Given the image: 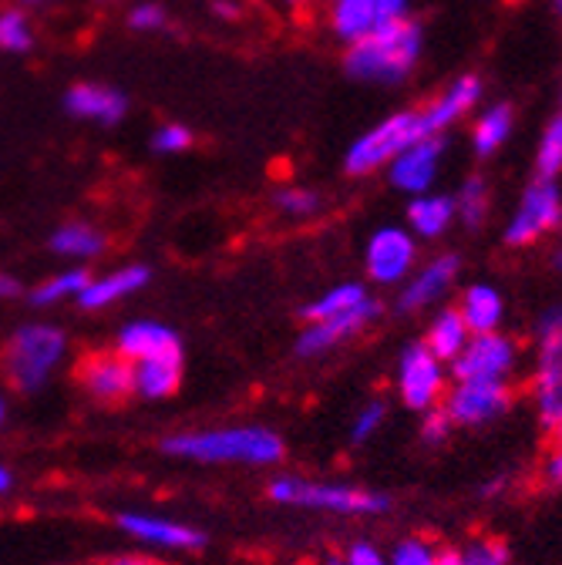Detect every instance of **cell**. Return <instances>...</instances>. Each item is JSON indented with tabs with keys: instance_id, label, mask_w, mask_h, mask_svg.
<instances>
[{
	"instance_id": "6da1fadb",
	"label": "cell",
	"mask_w": 562,
	"mask_h": 565,
	"mask_svg": "<svg viewBox=\"0 0 562 565\" xmlns=\"http://www.w3.org/2000/svg\"><path fill=\"white\" fill-rule=\"evenodd\" d=\"M421 47H425V31L417 21H388L361 41L347 44L343 67L350 78L364 85H401L417 67Z\"/></svg>"
},
{
	"instance_id": "7a4b0ae2",
	"label": "cell",
	"mask_w": 562,
	"mask_h": 565,
	"mask_svg": "<svg viewBox=\"0 0 562 565\" xmlns=\"http://www.w3.org/2000/svg\"><path fill=\"white\" fill-rule=\"evenodd\" d=\"M162 451L185 461L202 465H273L284 458V438L259 424L243 428H216V431H185L162 441Z\"/></svg>"
},
{
	"instance_id": "3957f363",
	"label": "cell",
	"mask_w": 562,
	"mask_h": 565,
	"mask_svg": "<svg viewBox=\"0 0 562 565\" xmlns=\"http://www.w3.org/2000/svg\"><path fill=\"white\" fill-rule=\"evenodd\" d=\"M269 499L276 505H297V509H324L337 515H381L391 509V499L381 491L337 484V481H307V478H273Z\"/></svg>"
},
{
	"instance_id": "277c9868",
	"label": "cell",
	"mask_w": 562,
	"mask_h": 565,
	"mask_svg": "<svg viewBox=\"0 0 562 565\" xmlns=\"http://www.w3.org/2000/svg\"><path fill=\"white\" fill-rule=\"evenodd\" d=\"M67 350V340L57 327L51 323H31L21 327L8 350H4V371L8 381L21 391V394H34L47 384L51 371L61 364Z\"/></svg>"
},
{
	"instance_id": "5b68a950",
	"label": "cell",
	"mask_w": 562,
	"mask_h": 565,
	"mask_svg": "<svg viewBox=\"0 0 562 565\" xmlns=\"http://www.w3.org/2000/svg\"><path fill=\"white\" fill-rule=\"evenodd\" d=\"M417 138H425L421 115L394 111L350 141V149L343 152V169H347V175H374V172L388 169Z\"/></svg>"
},
{
	"instance_id": "8992f818",
	"label": "cell",
	"mask_w": 562,
	"mask_h": 565,
	"mask_svg": "<svg viewBox=\"0 0 562 565\" xmlns=\"http://www.w3.org/2000/svg\"><path fill=\"white\" fill-rule=\"evenodd\" d=\"M536 411L552 431L562 420V307H552L539 317L536 327Z\"/></svg>"
},
{
	"instance_id": "52a82bcc",
	"label": "cell",
	"mask_w": 562,
	"mask_h": 565,
	"mask_svg": "<svg viewBox=\"0 0 562 565\" xmlns=\"http://www.w3.org/2000/svg\"><path fill=\"white\" fill-rule=\"evenodd\" d=\"M559 223H562V189H559V182L536 179L522 192L512 220L506 223L502 239L509 246H529V243L542 239L545 233H552Z\"/></svg>"
},
{
	"instance_id": "ba28073f",
	"label": "cell",
	"mask_w": 562,
	"mask_h": 565,
	"mask_svg": "<svg viewBox=\"0 0 562 565\" xmlns=\"http://www.w3.org/2000/svg\"><path fill=\"white\" fill-rule=\"evenodd\" d=\"M445 391V364L421 343H407L397 361V394L411 411H432Z\"/></svg>"
},
{
	"instance_id": "9c48e42d",
	"label": "cell",
	"mask_w": 562,
	"mask_h": 565,
	"mask_svg": "<svg viewBox=\"0 0 562 565\" xmlns=\"http://www.w3.org/2000/svg\"><path fill=\"white\" fill-rule=\"evenodd\" d=\"M519 364L516 340L502 337L499 330L491 333H471L468 347L452 361L455 381H506Z\"/></svg>"
},
{
	"instance_id": "30bf717a",
	"label": "cell",
	"mask_w": 562,
	"mask_h": 565,
	"mask_svg": "<svg viewBox=\"0 0 562 565\" xmlns=\"http://www.w3.org/2000/svg\"><path fill=\"white\" fill-rule=\"evenodd\" d=\"M417 263V239L411 236V230L401 226H381L364 249V266L368 276L381 287H394V282H404L414 273Z\"/></svg>"
},
{
	"instance_id": "8fae6325",
	"label": "cell",
	"mask_w": 562,
	"mask_h": 565,
	"mask_svg": "<svg viewBox=\"0 0 562 565\" xmlns=\"http://www.w3.org/2000/svg\"><path fill=\"white\" fill-rule=\"evenodd\" d=\"M445 159V135H425L411 141V146L388 166V179L404 195H425L435 189L438 172Z\"/></svg>"
},
{
	"instance_id": "7c38bea8",
	"label": "cell",
	"mask_w": 562,
	"mask_h": 565,
	"mask_svg": "<svg viewBox=\"0 0 562 565\" xmlns=\"http://www.w3.org/2000/svg\"><path fill=\"white\" fill-rule=\"evenodd\" d=\"M509 407L506 381H455L445 397V411L458 428H478V424L496 420Z\"/></svg>"
},
{
	"instance_id": "4fadbf2b",
	"label": "cell",
	"mask_w": 562,
	"mask_h": 565,
	"mask_svg": "<svg viewBox=\"0 0 562 565\" xmlns=\"http://www.w3.org/2000/svg\"><path fill=\"white\" fill-rule=\"evenodd\" d=\"M115 350L131 364H149V361L182 364V337L159 320H135V323L121 327Z\"/></svg>"
},
{
	"instance_id": "5bb4252c",
	"label": "cell",
	"mask_w": 562,
	"mask_h": 565,
	"mask_svg": "<svg viewBox=\"0 0 562 565\" xmlns=\"http://www.w3.org/2000/svg\"><path fill=\"white\" fill-rule=\"evenodd\" d=\"M78 384L105 404H118L135 394V364L121 353H88L78 361Z\"/></svg>"
},
{
	"instance_id": "9a60e30c",
	"label": "cell",
	"mask_w": 562,
	"mask_h": 565,
	"mask_svg": "<svg viewBox=\"0 0 562 565\" xmlns=\"http://www.w3.org/2000/svg\"><path fill=\"white\" fill-rule=\"evenodd\" d=\"M378 317H381V303L374 297H368L361 307H354L350 313H340V317H330V320H320V323H307L304 333L297 337V353H300V358H320V353L333 350L337 343L361 333Z\"/></svg>"
},
{
	"instance_id": "2e32d148",
	"label": "cell",
	"mask_w": 562,
	"mask_h": 565,
	"mask_svg": "<svg viewBox=\"0 0 562 565\" xmlns=\"http://www.w3.org/2000/svg\"><path fill=\"white\" fill-rule=\"evenodd\" d=\"M458 256L455 253H442L435 256L432 263H425L421 269H414L407 279H404V290L397 297V310L401 313H417L432 303H438L458 279Z\"/></svg>"
},
{
	"instance_id": "e0dca14e",
	"label": "cell",
	"mask_w": 562,
	"mask_h": 565,
	"mask_svg": "<svg viewBox=\"0 0 562 565\" xmlns=\"http://www.w3.org/2000/svg\"><path fill=\"white\" fill-rule=\"evenodd\" d=\"M485 95V85L478 75H462L455 78L442 95H435L425 108H421V128H425V135H445L452 125H458L471 108H478Z\"/></svg>"
},
{
	"instance_id": "ac0fdd59",
	"label": "cell",
	"mask_w": 562,
	"mask_h": 565,
	"mask_svg": "<svg viewBox=\"0 0 562 565\" xmlns=\"http://www.w3.org/2000/svg\"><path fill=\"white\" fill-rule=\"evenodd\" d=\"M118 529L128 532L138 542L149 545H162V548H176V552H192L205 545V535L192 525L182 522H169V519H156V515H138V512H121L118 515Z\"/></svg>"
},
{
	"instance_id": "d6986e66",
	"label": "cell",
	"mask_w": 562,
	"mask_h": 565,
	"mask_svg": "<svg viewBox=\"0 0 562 565\" xmlns=\"http://www.w3.org/2000/svg\"><path fill=\"white\" fill-rule=\"evenodd\" d=\"M64 108L67 115L95 121V125H118L128 115V98L118 88L82 82L64 95Z\"/></svg>"
},
{
	"instance_id": "ffe728a7",
	"label": "cell",
	"mask_w": 562,
	"mask_h": 565,
	"mask_svg": "<svg viewBox=\"0 0 562 565\" xmlns=\"http://www.w3.org/2000/svg\"><path fill=\"white\" fill-rule=\"evenodd\" d=\"M149 279H152V269L142 266V263L112 269L108 276H98V279L88 282V287L82 290V297H78V303H82V310H105V307L138 294L142 287H149Z\"/></svg>"
},
{
	"instance_id": "44dd1931",
	"label": "cell",
	"mask_w": 562,
	"mask_h": 565,
	"mask_svg": "<svg viewBox=\"0 0 562 565\" xmlns=\"http://www.w3.org/2000/svg\"><path fill=\"white\" fill-rule=\"evenodd\" d=\"M455 220H458L455 195L425 192V195H414L407 202V230L414 239H442Z\"/></svg>"
},
{
	"instance_id": "7402d4cb",
	"label": "cell",
	"mask_w": 562,
	"mask_h": 565,
	"mask_svg": "<svg viewBox=\"0 0 562 565\" xmlns=\"http://www.w3.org/2000/svg\"><path fill=\"white\" fill-rule=\"evenodd\" d=\"M327 24L333 38H340L343 44H354L381 24L378 4L374 0H327Z\"/></svg>"
},
{
	"instance_id": "603a6c76",
	"label": "cell",
	"mask_w": 562,
	"mask_h": 565,
	"mask_svg": "<svg viewBox=\"0 0 562 565\" xmlns=\"http://www.w3.org/2000/svg\"><path fill=\"white\" fill-rule=\"evenodd\" d=\"M458 313L465 320V327L471 333H491L499 330L502 317H506V300L496 287H488V282H475L462 294V303H458Z\"/></svg>"
},
{
	"instance_id": "cb8c5ba5",
	"label": "cell",
	"mask_w": 562,
	"mask_h": 565,
	"mask_svg": "<svg viewBox=\"0 0 562 565\" xmlns=\"http://www.w3.org/2000/svg\"><path fill=\"white\" fill-rule=\"evenodd\" d=\"M512 128H516V111L512 105L499 102V105H488L475 125H471V149L478 159H488V156H496L506 141L512 138Z\"/></svg>"
},
{
	"instance_id": "d4e9b609",
	"label": "cell",
	"mask_w": 562,
	"mask_h": 565,
	"mask_svg": "<svg viewBox=\"0 0 562 565\" xmlns=\"http://www.w3.org/2000/svg\"><path fill=\"white\" fill-rule=\"evenodd\" d=\"M468 340H471V330L465 327L458 307H452V310L435 313V320L428 327V337H425V347L435 353L442 364H452L458 353L468 347Z\"/></svg>"
},
{
	"instance_id": "484cf974",
	"label": "cell",
	"mask_w": 562,
	"mask_h": 565,
	"mask_svg": "<svg viewBox=\"0 0 562 565\" xmlns=\"http://www.w3.org/2000/svg\"><path fill=\"white\" fill-rule=\"evenodd\" d=\"M371 294L361 287V282H337L327 294H320L317 300H310L300 317L307 323H320V320H330V317H340V313H350L354 307H361Z\"/></svg>"
},
{
	"instance_id": "4316f807",
	"label": "cell",
	"mask_w": 562,
	"mask_h": 565,
	"mask_svg": "<svg viewBox=\"0 0 562 565\" xmlns=\"http://www.w3.org/2000/svg\"><path fill=\"white\" fill-rule=\"evenodd\" d=\"M51 249L67 259H95L105 253V236L88 223H64L51 233Z\"/></svg>"
},
{
	"instance_id": "83f0119b",
	"label": "cell",
	"mask_w": 562,
	"mask_h": 565,
	"mask_svg": "<svg viewBox=\"0 0 562 565\" xmlns=\"http://www.w3.org/2000/svg\"><path fill=\"white\" fill-rule=\"evenodd\" d=\"M182 384V364L176 361H149L135 364V394L146 401H162L172 397Z\"/></svg>"
},
{
	"instance_id": "f1b7e54d",
	"label": "cell",
	"mask_w": 562,
	"mask_h": 565,
	"mask_svg": "<svg viewBox=\"0 0 562 565\" xmlns=\"http://www.w3.org/2000/svg\"><path fill=\"white\" fill-rule=\"evenodd\" d=\"M88 282H92L88 269H64V273H57V276H51V279L41 282V287L31 294V303L34 307H54V303H61L67 297L78 300Z\"/></svg>"
},
{
	"instance_id": "f546056e",
	"label": "cell",
	"mask_w": 562,
	"mask_h": 565,
	"mask_svg": "<svg viewBox=\"0 0 562 565\" xmlns=\"http://www.w3.org/2000/svg\"><path fill=\"white\" fill-rule=\"evenodd\" d=\"M559 175H562V118L555 115L536 146V179L555 182Z\"/></svg>"
},
{
	"instance_id": "4dcf8cb0",
	"label": "cell",
	"mask_w": 562,
	"mask_h": 565,
	"mask_svg": "<svg viewBox=\"0 0 562 565\" xmlns=\"http://www.w3.org/2000/svg\"><path fill=\"white\" fill-rule=\"evenodd\" d=\"M455 212H458V220L471 230L485 223V216H488V182L481 175L465 179V185L455 195Z\"/></svg>"
},
{
	"instance_id": "1f68e13d",
	"label": "cell",
	"mask_w": 562,
	"mask_h": 565,
	"mask_svg": "<svg viewBox=\"0 0 562 565\" xmlns=\"http://www.w3.org/2000/svg\"><path fill=\"white\" fill-rule=\"evenodd\" d=\"M34 47V28L21 8H4L0 11V51L24 54Z\"/></svg>"
},
{
	"instance_id": "d6a6232c",
	"label": "cell",
	"mask_w": 562,
	"mask_h": 565,
	"mask_svg": "<svg viewBox=\"0 0 562 565\" xmlns=\"http://www.w3.org/2000/svg\"><path fill=\"white\" fill-rule=\"evenodd\" d=\"M273 205L290 220H314L324 209V199H320V192H314L307 185H287L273 195Z\"/></svg>"
},
{
	"instance_id": "836d02e7",
	"label": "cell",
	"mask_w": 562,
	"mask_h": 565,
	"mask_svg": "<svg viewBox=\"0 0 562 565\" xmlns=\"http://www.w3.org/2000/svg\"><path fill=\"white\" fill-rule=\"evenodd\" d=\"M458 555L462 565H509V545L499 539H475Z\"/></svg>"
},
{
	"instance_id": "e575fe53",
	"label": "cell",
	"mask_w": 562,
	"mask_h": 565,
	"mask_svg": "<svg viewBox=\"0 0 562 565\" xmlns=\"http://www.w3.org/2000/svg\"><path fill=\"white\" fill-rule=\"evenodd\" d=\"M189 146H192V131L185 125L169 121V125H159L152 131V152H159V156H179Z\"/></svg>"
},
{
	"instance_id": "d590c367",
	"label": "cell",
	"mask_w": 562,
	"mask_h": 565,
	"mask_svg": "<svg viewBox=\"0 0 562 565\" xmlns=\"http://www.w3.org/2000/svg\"><path fill=\"white\" fill-rule=\"evenodd\" d=\"M391 565H438V552L425 539H404L388 555Z\"/></svg>"
},
{
	"instance_id": "8d00e7d4",
	"label": "cell",
	"mask_w": 562,
	"mask_h": 565,
	"mask_svg": "<svg viewBox=\"0 0 562 565\" xmlns=\"http://www.w3.org/2000/svg\"><path fill=\"white\" fill-rule=\"evenodd\" d=\"M384 424V404L381 401H371V404H364L361 411H358V417H354V428H350V441L354 445H364L378 428Z\"/></svg>"
},
{
	"instance_id": "74e56055",
	"label": "cell",
	"mask_w": 562,
	"mask_h": 565,
	"mask_svg": "<svg viewBox=\"0 0 562 565\" xmlns=\"http://www.w3.org/2000/svg\"><path fill=\"white\" fill-rule=\"evenodd\" d=\"M166 21H169L166 8L152 4V0H142V4H135V8L128 11V24H131L135 31H142V34L162 31V28H166Z\"/></svg>"
},
{
	"instance_id": "f35d334b",
	"label": "cell",
	"mask_w": 562,
	"mask_h": 565,
	"mask_svg": "<svg viewBox=\"0 0 562 565\" xmlns=\"http://www.w3.org/2000/svg\"><path fill=\"white\" fill-rule=\"evenodd\" d=\"M452 428H455V424H452L448 411L438 404V407L425 411V424H421V438H425L428 445H442V441L448 438Z\"/></svg>"
},
{
	"instance_id": "ab89813d",
	"label": "cell",
	"mask_w": 562,
	"mask_h": 565,
	"mask_svg": "<svg viewBox=\"0 0 562 565\" xmlns=\"http://www.w3.org/2000/svg\"><path fill=\"white\" fill-rule=\"evenodd\" d=\"M343 558H347V565H391V558L371 542H354L343 552Z\"/></svg>"
},
{
	"instance_id": "60d3db41",
	"label": "cell",
	"mask_w": 562,
	"mask_h": 565,
	"mask_svg": "<svg viewBox=\"0 0 562 565\" xmlns=\"http://www.w3.org/2000/svg\"><path fill=\"white\" fill-rule=\"evenodd\" d=\"M378 4V21L388 24V21H404L407 11H411V0H374Z\"/></svg>"
},
{
	"instance_id": "b9f144b4",
	"label": "cell",
	"mask_w": 562,
	"mask_h": 565,
	"mask_svg": "<svg viewBox=\"0 0 562 565\" xmlns=\"http://www.w3.org/2000/svg\"><path fill=\"white\" fill-rule=\"evenodd\" d=\"M542 475H545V481H549L552 488H562V445H555V451L545 458Z\"/></svg>"
},
{
	"instance_id": "7bdbcfd3",
	"label": "cell",
	"mask_w": 562,
	"mask_h": 565,
	"mask_svg": "<svg viewBox=\"0 0 562 565\" xmlns=\"http://www.w3.org/2000/svg\"><path fill=\"white\" fill-rule=\"evenodd\" d=\"M21 297V279L11 273H0V300H14Z\"/></svg>"
},
{
	"instance_id": "ee69618b",
	"label": "cell",
	"mask_w": 562,
	"mask_h": 565,
	"mask_svg": "<svg viewBox=\"0 0 562 565\" xmlns=\"http://www.w3.org/2000/svg\"><path fill=\"white\" fill-rule=\"evenodd\" d=\"M213 11H216L220 18H226V21H236V18H240V8L233 4V0H216Z\"/></svg>"
},
{
	"instance_id": "f6af8a7d",
	"label": "cell",
	"mask_w": 562,
	"mask_h": 565,
	"mask_svg": "<svg viewBox=\"0 0 562 565\" xmlns=\"http://www.w3.org/2000/svg\"><path fill=\"white\" fill-rule=\"evenodd\" d=\"M102 565H162V562H152V558H142V555H121V558H112V562H102Z\"/></svg>"
},
{
	"instance_id": "bcb514c9",
	"label": "cell",
	"mask_w": 562,
	"mask_h": 565,
	"mask_svg": "<svg viewBox=\"0 0 562 565\" xmlns=\"http://www.w3.org/2000/svg\"><path fill=\"white\" fill-rule=\"evenodd\" d=\"M438 565H462V555H458L455 548H448V552H438Z\"/></svg>"
},
{
	"instance_id": "7dc6e473",
	"label": "cell",
	"mask_w": 562,
	"mask_h": 565,
	"mask_svg": "<svg viewBox=\"0 0 562 565\" xmlns=\"http://www.w3.org/2000/svg\"><path fill=\"white\" fill-rule=\"evenodd\" d=\"M11 484H14V475H11V468H4V465H0V494H4V491H11Z\"/></svg>"
},
{
	"instance_id": "c3c4849f",
	"label": "cell",
	"mask_w": 562,
	"mask_h": 565,
	"mask_svg": "<svg viewBox=\"0 0 562 565\" xmlns=\"http://www.w3.org/2000/svg\"><path fill=\"white\" fill-rule=\"evenodd\" d=\"M324 565H347V558H343V555H327Z\"/></svg>"
},
{
	"instance_id": "681fc988",
	"label": "cell",
	"mask_w": 562,
	"mask_h": 565,
	"mask_svg": "<svg viewBox=\"0 0 562 565\" xmlns=\"http://www.w3.org/2000/svg\"><path fill=\"white\" fill-rule=\"evenodd\" d=\"M8 420V401H4V394H0V424Z\"/></svg>"
},
{
	"instance_id": "f907efd6",
	"label": "cell",
	"mask_w": 562,
	"mask_h": 565,
	"mask_svg": "<svg viewBox=\"0 0 562 565\" xmlns=\"http://www.w3.org/2000/svg\"><path fill=\"white\" fill-rule=\"evenodd\" d=\"M552 435H555V441L562 445V420H559V424H555V428H552Z\"/></svg>"
},
{
	"instance_id": "816d5d0a",
	"label": "cell",
	"mask_w": 562,
	"mask_h": 565,
	"mask_svg": "<svg viewBox=\"0 0 562 565\" xmlns=\"http://www.w3.org/2000/svg\"><path fill=\"white\" fill-rule=\"evenodd\" d=\"M555 269H559V273H562V249H559V253H555Z\"/></svg>"
},
{
	"instance_id": "f5cc1de1",
	"label": "cell",
	"mask_w": 562,
	"mask_h": 565,
	"mask_svg": "<svg viewBox=\"0 0 562 565\" xmlns=\"http://www.w3.org/2000/svg\"><path fill=\"white\" fill-rule=\"evenodd\" d=\"M552 8H555V14L562 18V0H552Z\"/></svg>"
},
{
	"instance_id": "db71d44e",
	"label": "cell",
	"mask_w": 562,
	"mask_h": 565,
	"mask_svg": "<svg viewBox=\"0 0 562 565\" xmlns=\"http://www.w3.org/2000/svg\"><path fill=\"white\" fill-rule=\"evenodd\" d=\"M287 4H294V8H300V4H307V0H287Z\"/></svg>"
},
{
	"instance_id": "11a10c76",
	"label": "cell",
	"mask_w": 562,
	"mask_h": 565,
	"mask_svg": "<svg viewBox=\"0 0 562 565\" xmlns=\"http://www.w3.org/2000/svg\"><path fill=\"white\" fill-rule=\"evenodd\" d=\"M24 4H44V0H24Z\"/></svg>"
},
{
	"instance_id": "9f6ffc18",
	"label": "cell",
	"mask_w": 562,
	"mask_h": 565,
	"mask_svg": "<svg viewBox=\"0 0 562 565\" xmlns=\"http://www.w3.org/2000/svg\"><path fill=\"white\" fill-rule=\"evenodd\" d=\"M559 118H562V98H559Z\"/></svg>"
}]
</instances>
